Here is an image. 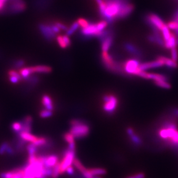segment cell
<instances>
[{
    "label": "cell",
    "mask_w": 178,
    "mask_h": 178,
    "mask_svg": "<svg viewBox=\"0 0 178 178\" xmlns=\"http://www.w3.org/2000/svg\"><path fill=\"white\" fill-rule=\"evenodd\" d=\"M105 8L100 15L108 24H112L117 20V16L124 5L129 2V0H104Z\"/></svg>",
    "instance_id": "1"
},
{
    "label": "cell",
    "mask_w": 178,
    "mask_h": 178,
    "mask_svg": "<svg viewBox=\"0 0 178 178\" xmlns=\"http://www.w3.org/2000/svg\"><path fill=\"white\" fill-rule=\"evenodd\" d=\"M71 129L69 132L75 138L81 139L87 137L90 132L89 125L83 120L75 119L70 122Z\"/></svg>",
    "instance_id": "2"
},
{
    "label": "cell",
    "mask_w": 178,
    "mask_h": 178,
    "mask_svg": "<svg viewBox=\"0 0 178 178\" xmlns=\"http://www.w3.org/2000/svg\"><path fill=\"white\" fill-rule=\"evenodd\" d=\"M101 59L103 64L107 69L118 74L123 72V66H122V65L114 61L113 57L108 52L102 51Z\"/></svg>",
    "instance_id": "3"
},
{
    "label": "cell",
    "mask_w": 178,
    "mask_h": 178,
    "mask_svg": "<svg viewBox=\"0 0 178 178\" xmlns=\"http://www.w3.org/2000/svg\"><path fill=\"white\" fill-rule=\"evenodd\" d=\"M27 8V5L23 0H11L5 9H3L5 14H17L24 12Z\"/></svg>",
    "instance_id": "4"
},
{
    "label": "cell",
    "mask_w": 178,
    "mask_h": 178,
    "mask_svg": "<svg viewBox=\"0 0 178 178\" xmlns=\"http://www.w3.org/2000/svg\"><path fill=\"white\" fill-rule=\"evenodd\" d=\"M104 111L109 114L114 112L118 105V99L113 94H106L103 97Z\"/></svg>",
    "instance_id": "5"
},
{
    "label": "cell",
    "mask_w": 178,
    "mask_h": 178,
    "mask_svg": "<svg viewBox=\"0 0 178 178\" xmlns=\"http://www.w3.org/2000/svg\"><path fill=\"white\" fill-rule=\"evenodd\" d=\"M75 151L69 148L65 152L63 159L61 162H59V172L63 174L66 172V169L71 166L75 159Z\"/></svg>",
    "instance_id": "6"
},
{
    "label": "cell",
    "mask_w": 178,
    "mask_h": 178,
    "mask_svg": "<svg viewBox=\"0 0 178 178\" xmlns=\"http://www.w3.org/2000/svg\"><path fill=\"white\" fill-rule=\"evenodd\" d=\"M102 31L99 30L97 27V23L90 22L87 27L81 29V34L83 38L89 39L94 37L98 38Z\"/></svg>",
    "instance_id": "7"
},
{
    "label": "cell",
    "mask_w": 178,
    "mask_h": 178,
    "mask_svg": "<svg viewBox=\"0 0 178 178\" xmlns=\"http://www.w3.org/2000/svg\"><path fill=\"white\" fill-rule=\"evenodd\" d=\"M140 61L137 59H130L126 61L123 64L124 71L127 74L133 75H138L141 71L139 69Z\"/></svg>",
    "instance_id": "8"
},
{
    "label": "cell",
    "mask_w": 178,
    "mask_h": 178,
    "mask_svg": "<svg viewBox=\"0 0 178 178\" xmlns=\"http://www.w3.org/2000/svg\"><path fill=\"white\" fill-rule=\"evenodd\" d=\"M38 29L44 38L47 41L51 42L57 37V34H56L53 30L51 24H49L45 23H39L38 24Z\"/></svg>",
    "instance_id": "9"
},
{
    "label": "cell",
    "mask_w": 178,
    "mask_h": 178,
    "mask_svg": "<svg viewBox=\"0 0 178 178\" xmlns=\"http://www.w3.org/2000/svg\"><path fill=\"white\" fill-rule=\"evenodd\" d=\"M101 42L102 51L108 52L112 45L113 42V33L112 30H109L107 34L100 40Z\"/></svg>",
    "instance_id": "10"
},
{
    "label": "cell",
    "mask_w": 178,
    "mask_h": 178,
    "mask_svg": "<svg viewBox=\"0 0 178 178\" xmlns=\"http://www.w3.org/2000/svg\"><path fill=\"white\" fill-rule=\"evenodd\" d=\"M134 10V6L133 4H132L130 2L126 4L121 9L117 16V20L124 19L127 18L129 15H131V14L133 12Z\"/></svg>",
    "instance_id": "11"
},
{
    "label": "cell",
    "mask_w": 178,
    "mask_h": 178,
    "mask_svg": "<svg viewBox=\"0 0 178 178\" xmlns=\"http://www.w3.org/2000/svg\"><path fill=\"white\" fill-rule=\"evenodd\" d=\"M124 48L127 52L135 56L136 57L140 58L142 56L140 49L137 48L135 45L131 43H129V42L125 43L124 45Z\"/></svg>",
    "instance_id": "12"
},
{
    "label": "cell",
    "mask_w": 178,
    "mask_h": 178,
    "mask_svg": "<svg viewBox=\"0 0 178 178\" xmlns=\"http://www.w3.org/2000/svg\"><path fill=\"white\" fill-rule=\"evenodd\" d=\"M21 123L22 128L20 132H31L32 124V118L31 116H25L23 120L21 121Z\"/></svg>",
    "instance_id": "13"
},
{
    "label": "cell",
    "mask_w": 178,
    "mask_h": 178,
    "mask_svg": "<svg viewBox=\"0 0 178 178\" xmlns=\"http://www.w3.org/2000/svg\"><path fill=\"white\" fill-rule=\"evenodd\" d=\"M163 65H164L160 60H159L158 59H156V60H155L154 61L141 63L139 65V69L142 71H146L147 69H151V68L160 67Z\"/></svg>",
    "instance_id": "14"
},
{
    "label": "cell",
    "mask_w": 178,
    "mask_h": 178,
    "mask_svg": "<svg viewBox=\"0 0 178 178\" xmlns=\"http://www.w3.org/2000/svg\"><path fill=\"white\" fill-rule=\"evenodd\" d=\"M30 69L32 74L34 73L49 74L52 71L51 67L46 65H36L34 66H30Z\"/></svg>",
    "instance_id": "15"
},
{
    "label": "cell",
    "mask_w": 178,
    "mask_h": 178,
    "mask_svg": "<svg viewBox=\"0 0 178 178\" xmlns=\"http://www.w3.org/2000/svg\"><path fill=\"white\" fill-rule=\"evenodd\" d=\"M59 162L58 157L56 155L44 157V166L48 168H53Z\"/></svg>",
    "instance_id": "16"
},
{
    "label": "cell",
    "mask_w": 178,
    "mask_h": 178,
    "mask_svg": "<svg viewBox=\"0 0 178 178\" xmlns=\"http://www.w3.org/2000/svg\"><path fill=\"white\" fill-rule=\"evenodd\" d=\"M127 134L129 135V138L131 139V141H132V142L134 143V145L137 146L141 145L142 144V140L140 138V137L137 135L134 129L132 128L129 127L127 129Z\"/></svg>",
    "instance_id": "17"
},
{
    "label": "cell",
    "mask_w": 178,
    "mask_h": 178,
    "mask_svg": "<svg viewBox=\"0 0 178 178\" xmlns=\"http://www.w3.org/2000/svg\"><path fill=\"white\" fill-rule=\"evenodd\" d=\"M53 0H34V5L38 10H44L48 8Z\"/></svg>",
    "instance_id": "18"
},
{
    "label": "cell",
    "mask_w": 178,
    "mask_h": 178,
    "mask_svg": "<svg viewBox=\"0 0 178 178\" xmlns=\"http://www.w3.org/2000/svg\"><path fill=\"white\" fill-rule=\"evenodd\" d=\"M42 104L45 109L52 111L54 109L53 102L51 98L47 94H44L42 97Z\"/></svg>",
    "instance_id": "19"
},
{
    "label": "cell",
    "mask_w": 178,
    "mask_h": 178,
    "mask_svg": "<svg viewBox=\"0 0 178 178\" xmlns=\"http://www.w3.org/2000/svg\"><path fill=\"white\" fill-rule=\"evenodd\" d=\"M159 60H160L164 65L167 66L168 68L172 69V68H176L178 66V64L176 62L174 61L172 59H168L165 57L160 56L157 58Z\"/></svg>",
    "instance_id": "20"
},
{
    "label": "cell",
    "mask_w": 178,
    "mask_h": 178,
    "mask_svg": "<svg viewBox=\"0 0 178 178\" xmlns=\"http://www.w3.org/2000/svg\"><path fill=\"white\" fill-rule=\"evenodd\" d=\"M19 136L26 142H30L31 143H34L38 138V137L31 134L30 132H20L19 134Z\"/></svg>",
    "instance_id": "21"
},
{
    "label": "cell",
    "mask_w": 178,
    "mask_h": 178,
    "mask_svg": "<svg viewBox=\"0 0 178 178\" xmlns=\"http://www.w3.org/2000/svg\"><path fill=\"white\" fill-rule=\"evenodd\" d=\"M177 46L176 36L174 34H171L170 38L166 42H165L164 47L167 49H172L176 48Z\"/></svg>",
    "instance_id": "22"
},
{
    "label": "cell",
    "mask_w": 178,
    "mask_h": 178,
    "mask_svg": "<svg viewBox=\"0 0 178 178\" xmlns=\"http://www.w3.org/2000/svg\"><path fill=\"white\" fill-rule=\"evenodd\" d=\"M89 172L94 177L96 176H100V175H103L107 174V171L105 169L103 168H90L88 169Z\"/></svg>",
    "instance_id": "23"
},
{
    "label": "cell",
    "mask_w": 178,
    "mask_h": 178,
    "mask_svg": "<svg viewBox=\"0 0 178 178\" xmlns=\"http://www.w3.org/2000/svg\"><path fill=\"white\" fill-rule=\"evenodd\" d=\"M149 79H152L154 81H168V78L167 76L161 74L149 73Z\"/></svg>",
    "instance_id": "24"
},
{
    "label": "cell",
    "mask_w": 178,
    "mask_h": 178,
    "mask_svg": "<svg viewBox=\"0 0 178 178\" xmlns=\"http://www.w3.org/2000/svg\"><path fill=\"white\" fill-rule=\"evenodd\" d=\"M80 27L79 24H78V21H74L71 26H70V27H69L68 29V30L66 31V35H67L68 36H71V35H72L74 32H75Z\"/></svg>",
    "instance_id": "25"
},
{
    "label": "cell",
    "mask_w": 178,
    "mask_h": 178,
    "mask_svg": "<svg viewBox=\"0 0 178 178\" xmlns=\"http://www.w3.org/2000/svg\"><path fill=\"white\" fill-rule=\"evenodd\" d=\"M19 72L23 79H27L31 75H32L30 67H23L19 70Z\"/></svg>",
    "instance_id": "26"
},
{
    "label": "cell",
    "mask_w": 178,
    "mask_h": 178,
    "mask_svg": "<svg viewBox=\"0 0 178 178\" xmlns=\"http://www.w3.org/2000/svg\"><path fill=\"white\" fill-rule=\"evenodd\" d=\"M169 28L167 26V24H165L162 30V36L164 38L165 42L167 41L171 37V33L169 32Z\"/></svg>",
    "instance_id": "27"
},
{
    "label": "cell",
    "mask_w": 178,
    "mask_h": 178,
    "mask_svg": "<svg viewBox=\"0 0 178 178\" xmlns=\"http://www.w3.org/2000/svg\"><path fill=\"white\" fill-rule=\"evenodd\" d=\"M25 81L27 82V83L30 85L34 86L36 84H37L39 82V78L38 76L36 75H30L29 77H28L27 79H24Z\"/></svg>",
    "instance_id": "28"
},
{
    "label": "cell",
    "mask_w": 178,
    "mask_h": 178,
    "mask_svg": "<svg viewBox=\"0 0 178 178\" xmlns=\"http://www.w3.org/2000/svg\"><path fill=\"white\" fill-rule=\"evenodd\" d=\"M48 143V140L45 137H38L37 139L33 143L36 147H41L46 145Z\"/></svg>",
    "instance_id": "29"
},
{
    "label": "cell",
    "mask_w": 178,
    "mask_h": 178,
    "mask_svg": "<svg viewBox=\"0 0 178 178\" xmlns=\"http://www.w3.org/2000/svg\"><path fill=\"white\" fill-rule=\"evenodd\" d=\"M154 84L159 87H162L163 89H169L171 88V85L167 81H154Z\"/></svg>",
    "instance_id": "30"
},
{
    "label": "cell",
    "mask_w": 178,
    "mask_h": 178,
    "mask_svg": "<svg viewBox=\"0 0 178 178\" xmlns=\"http://www.w3.org/2000/svg\"><path fill=\"white\" fill-rule=\"evenodd\" d=\"M73 164H74V166L81 172V174H83L86 170L85 167L83 165V164L81 163V162L78 159H76V158L74 159V160L73 161Z\"/></svg>",
    "instance_id": "31"
},
{
    "label": "cell",
    "mask_w": 178,
    "mask_h": 178,
    "mask_svg": "<svg viewBox=\"0 0 178 178\" xmlns=\"http://www.w3.org/2000/svg\"><path fill=\"white\" fill-rule=\"evenodd\" d=\"M22 128V125L21 122H15L13 123L11 125V129L17 134H19Z\"/></svg>",
    "instance_id": "32"
},
{
    "label": "cell",
    "mask_w": 178,
    "mask_h": 178,
    "mask_svg": "<svg viewBox=\"0 0 178 178\" xmlns=\"http://www.w3.org/2000/svg\"><path fill=\"white\" fill-rule=\"evenodd\" d=\"M24 65H25V61L23 59L16 60L13 62V64H12L14 68L15 69H17L19 70L20 69L23 68Z\"/></svg>",
    "instance_id": "33"
},
{
    "label": "cell",
    "mask_w": 178,
    "mask_h": 178,
    "mask_svg": "<svg viewBox=\"0 0 178 178\" xmlns=\"http://www.w3.org/2000/svg\"><path fill=\"white\" fill-rule=\"evenodd\" d=\"M63 138H64V139L65 141L68 144H70L75 142V140H74L75 138L74 137V136L70 132H66V133H65L64 135L63 136Z\"/></svg>",
    "instance_id": "34"
},
{
    "label": "cell",
    "mask_w": 178,
    "mask_h": 178,
    "mask_svg": "<svg viewBox=\"0 0 178 178\" xmlns=\"http://www.w3.org/2000/svg\"><path fill=\"white\" fill-rule=\"evenodd\" d=\"M78 24H79V26L81 27V29H83V28H86L87 27L89 23H90V21L87 20L86 19H83V18H79L77 20Z\"/></svg>",
    "instance_id": "35"
},
{
    "label": "cell",
    "mask_w": 178,
    "mask_h": 178,
    "mask_svg": "<svg viewBox=\"0 0 178 178\" xmlns=\"http://www.w3.org/2000/svg\"><path fill=\"white\" fill-rule=\"evenodd\" d=\"M56 39L57 40V42L59 45L60 46V48L63 49L67 48L66 46V45L65 44L64 41L63 39V35H59L57 36V37H56Z\"/></svg>",
    "instance_id": "36"
},
{
    "label": "cell",
    "mask_w": 178,
    "mask_h": 178,
    "mask_svg": "<svg viewBox=\"0 0 178 178\" xmlns=\"http://www.w3.org/2000/svg\"><path fill=\"white\" fill-rule=\"evenodd\" d=\"M52 115H53L52 111H49L45 109L42 110L39 113V116L42 118H47V117H49L51 116Z\"/></svg>",
    "instance_id": "37"
},
{
    "label": "cell",
    "mask_w": 178,
    "mask_h": 178,
    "mask_svg": "<svg viewBox=\"0 0 178 178\" xmlns=\"http://www.w3.org/2000/svg\"><path fill=\"white\" fill-rule=\"evenodd\" d=\"M8 76H15L16 78H17L20 81L23 80V78L21 77V76L20 75V74H19V72H17L14 69H11L8 72Z\"/></svg>",
    "instance_id": "38"
},
{
    "label": "cell",
    "mask_w": 178,
    "mask_h": 178,
    "mask_svg": "<svg viewBox=\"0 0 178 178\" xmlns=\"http://www.w3.org/2000/svg\"><path fill=\"white\" fill-rule=\"evenodd\" d=\"M171 58L176 63L177 62L178 59V53L177 47L171 49Z\"/></svg>",
    "instance_id": "39"
},
{
    "label": "cell",
    "mask_w": 178,
    "mask_h": 178,
    "mask_svg": "<svg viewBox=\"0 0 178 178\" xmlns=\"http://www.w3.org/2000/svg\"><path fill=\"white\" fill-rule=\"evenodd\" d=\"M167 26L169 29L175 30L178 29V22L175 21H172L169 22L167 24Z\"/></svg>",
    "instance_id": "40"
},
{
    "label": "cell",
    "mask_w": 178,
    "mask_h": 178,
    "mask_svg": "<svg viewBox=\"0 0 178 178\" xmlns=\"http://www.w3.org/2000/svg\"><path fill=\"white\" fill-rule=\"evenodd\" d=\"M61 30H64V31H66L68 29V27L64 24V23L60 22V21H56L55 23H54Z\"/></svg>",
    "instance_id": "41"
},
{
    "label": "cell",
    "mask_w": 178,
    "mask_h": 178,
    "mask_svg": "<svg viewBox=\"0 0 178 178\" xmlns=\"http://www.w3.org/2000/svg\"><path fill=\"white\" fill-rule=\"evenodd\" d=\"M63 38L65 44L66 45V48L70 47L71 45V39H70L69 36L65 34V35H63Z\"/></svg>",
    "instance_id": "42"
},
{
    "label": "cell",
    "mask_w": 178,
    "mask_h": 178,
    "mask_svg": "<svg viewBox=\"0 0 178 178\" xmlns=\"http://www.w3.org/2000/svg\"><path fill=\"white\" fill-rule=\"evenodd\" d=\"M137 76H139L142 78H144L146 79H149V73H147L145 71H141Z\"/></svg>",
    "instance_id": "43"
},
{
    "label": "cell",
    "mask_w": 178,
    "mask_h": 178,
    "mask_svg": "<svg viewBox=\"0 0 178 178\" xmlns=\"http://www.w3.org/2000/svg\"><path fill=\"white\" fill-rule=\"evenodd\" d=\"M9 76V81L12 83H14V84H16L20 80L16 78L15 76Z\"/></svg>",
    "instance_id": "44"
},
{
    "label": "cell",
    "mask_w": 178,
    "mask_h": 178,
    "mask_svg": "<svg viewBox=\"0 0 178 178\" xmlns=\"http://www.w3.org/2000/svg\"><path fill=\"white\" fill-rule=\"evenodd\" d=\"M171 112L174 116L178 117V108H173L171 110Z\"/></svg>",
    "instance_id": "45"
},
{
    "label": "cell",
    "mask_w": 178,
    "mask_h": 178,
    "mask_svg": "<svg viewBox=\"0 0 178 178\" xmlns=\"http://www.w3.org/2000/svg\"><path fill=\"white\" fill-rule=\"evenodd\" d=\"M66 172L68 174H69V175H72V174L74 173V168H73V167H72V166L69 167L66 169Z\"/></svg>",
    "instance_id": "46"
},
{
    "label": "cell",
    "mask_w": 178,
    "mask_h": 178,
    "mask_svg": "<svg viewBox=\"0 0 178 178\" xmlns=\"http://www.w3.org/2000/svg\"><path fill=\"white\" fill-rule=\"evenodd\" d=\"M172 21H175L178 22V9L176 11V12L174 14V15L173 16Z\"/></svg>",
    "instance_id": "47"
},
{
    "label": "cell",
    "mask_w": 178,
    "mask_h": 178,
    "mask_svg": "<svg viewBox=\"0 0 178 178\" xmlns=\"http://www.w3.org/2000/svg\"><path fill=\"white\" fill-rule=\"evenodd\" d=\"M177 45H178V39H177Z\"/></svg>",
    "instance_id": "48"
},
{
    "label": "cell",
    "mask_w": 178,
    "mask_h": 178,
    "mask_svg": "<svg viewBox=\"0 0 178 178\" xmlns=\"http://www.w3.org/2000/svg\"></svg>",
    "instance_id": "49"
}]
</instances>
